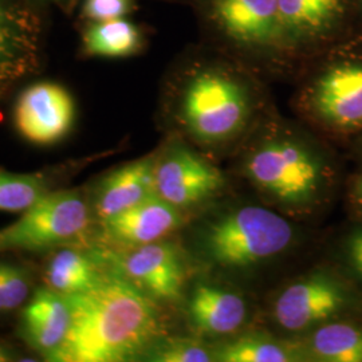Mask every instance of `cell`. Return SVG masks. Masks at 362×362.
Returning <instances> with one entry per match:
<instances>
[{
  "label": "cell",
  "mask_w": 362,
  "mask_h": 362,
  "mask_svg": "<svg viewBox=\"0 0 362 362\" xmlns=\"http://www.w3.org/2000/svg\"><path fill=\"white\" fill-rule=\"evenodd\" d=\"M188 309L194 327L209 336L235 333L246 321L245 299L219 286H197Z\"/></svg>",
  "instance_id": "cell-16"
},
{
  "label": "cell",
  "mask_w": 362,
  "mask_h": 362,
  "mask_svg": "<svg viewBox=\"0 0 362 362\" xmlns=\"http://www.w3.org/2000/svg\"><path fill=\"white\" fill-rule=\"evenodd\" d=\"M144 356H146L149 361L156 362H209L215 360L204 345L185 338L156 342Z\"/></svg>",
  "instance_id": "cell-23"
},
{
  "label": "cell",
  "mask_w": 362,
  "mask_h": 362,
  "mask_svg": "<svg viewBox=\"0 0 362 362\" xmlns=\"http://www.w3.org/2000/svg\"><path fill=\"white\" fill-rule=\"evenodd\" d=\"M1 284L4 313L16 310L25 305L31 293V278L26 269L1 262Z\"/></svg>",
  "instance_id": "cell-24"
},
{
  "label": "cell",
  "mask_w": 362,
  "mask_h": 362,
  "mask_svg": "<svg viewBox=\"0 0 362 362\" xmlns=\"http://www.w3.org/2000/svg\"><path fill=\"white\" fill-rule=\"evenodd\" d=\"M245 169L259 189L291 206L313 202L322 179L320 161L303 146L286 140L260 145L247 158Z\"/></svg>",
  "instance_id": "cell-5"
},
{
  "label": "cell",
  "mask_w": 362,
  "mask_h": 362,
  "mask_svg": "<svg viewBox=\"0 0 362 362\" xmlns=\"http://www.w3.org/2000/svg\"><path fill=\"white\" fill-rule=\"evenodd\" d=\"M103 223L113 242L133 248L158 242L173 233L180 226L181 216L177 208L153 194Z\"/></svg>",
  "instance_id": "cell-14"
},
{
  "label": "cell",
  "mask_w": 362,
  "mask_h": 362,
  "mask_svg": "<svg viewBox=\"0 0 362 362\" xmlns=\"http://www.w3.org/2000/svg\"><path fill=\"white\" fill-rule=\"evenodd\" d=\"M313 356L325 362H362V330L348 324L320 327L310 341Z\"/></svg>",
  "instance_id": "cell-20"
},
{
  "label": "cell",
  "mask_w": 362,
  "mask_h": 362,
  "mask_svg": "<svg viewBox=\"0 0 362 362\" xmlns=\"http://www.w3.org/2000/svg\"><path fill=\"white\" fill-rule=\"evenodd\" d=\"M215 360L224 362L297 361V353L285 344L260 336L238 338L223 345Z\"/></svg>",
  "instance_id": "cell-22"
},
{
  "label": "cell",
  "mask_w": 362,
  "mask_h": 362,
  "mask_svg": "<svg viewBox=\"0 0 362 362\" xmlns=\"http://www.w3.org/2000/svg\"><path fill=\"white\" fill-rule=\"evenodd\" d=\"M141 33L125 18L93 22L83 34V49L89 55L125 58L140 50Z\"/></svg>",
  "instance_id": "cell-18"
},
{
  "label": "cell",
  "mask_w": 362,
  "mask_h": 362,
  "mask_svg": "<svg viewBox=\"0 0 362 362\" xmlns=\"http://www.w3.org/2000/svg\"><path fill=\"white\" fill-rule=\"evenodd\" d=\"M133 4V0H85L82 13L91 22H106L125 18Z\"/></svg>",
  "instance_id": "cell-25"
},
{
  "label": "cell",
  "mask_w": 362,
  "mask_h": 362,
  "mask_svg": "<svg viewBox=\"0 0 362 362\" xmlns=\"http://www.w3.org/2000/svg\"><path fill=\"white\" fill-rule=\"evenodd\" d=\"M40 26L19 0H0V98L40 66Z\"/></svg>",
  "instance_id": "cell-6"
},
{
  "label": "cell",
  "mask_w": 362,
  "mask_h": 362,
  "mask_svg": "<svg viewBox=\"0 0 362 362\" xmlns=\"http://www.w3.org/2000/svg\"><path fill=\"white\" fill-rule=\"evenodd\" d=\"M218 169L189 149L176 148L156 161L155 194L173 207H192L223 187Z\"/></svg>",
  "instance_id": "cell-9"
},
{
  "label": "cell",
  "mask_w": 362,
  "mask_h": 362,
  "mask_svg": "<svg viewBox=\"0 0 362 362\" xmlns=\"http://www.w3.org/2000/svg\"><path fill=\"white\" fill-rule=\"evenodd\" d=\"M15 360V354L13 350L7 348L6 345L0 344V362H10Z\"/></svg>",
  "instance_id": "cell-27"
},
{
  "label": "cell",
  "mask_w": 362,
  "mask_h": 362,
  "mask_svg": "<svg viewBox=\"0 0 362 362\" xmlns=\"http://www.w3.org/2000/svg\"><path fill=\"white\" fill-rule=\"evenodd\" d=\"M4 313V300H3V284H1V262H0V314Z\"/></svg>",
  "instance_id": "cell-28"
},
{
  "label": "cell",
  "mask_w": 362,
  "mask_h": 362,
  "mask_svg": "<svg viewBox=\"0 0 362 362\" xmlns=\"http://www.w3.org/2000/svg\"><path fill=\"white\" fill-rule=\"evenodd\" d=\"M105 275L94 255L77 245H69L59 247L49 259L45 281L47 287L69 297L90 290Z\"/></svg>",
  "instance_id": "cell-17"
},
{
  "label": "cell",
  "mask_w": 362,
  "mask_h": 362,
  "mask_svg": "<svg viewBox=\"0 0 362 362\" xmlns=\"http://www.w3.org/2000/svg\"><path fill=\"white\" fill-rule=\"evenodd\" d=\"M71 324V310L65 296L50 287L38 288L19 320V337L46 361H52L65 342Z\"/></svg>",
  "instance_id": "cell-11"
},
{
  "label": "cell",
  "mask_w": 362,
  "mask_h": 362,
  "mask_svg": "<svg viewBox=\"0 0 362 362\" xmlns=\"http://www.w3.org/2000/svg\"><path fill=\"white\" fill-rule=\"evenodd\" d=\"M90 206L79 189L52 191L0 230V252H40L78 245L90 227Z\"/></svg>",
  "instance_id": "cell-3"
},
{
  "label": "cell",
  "mask_w": 362,
  "mask_h": 362,
  "mask_svg": "<svg viewBox=\"0 0 362 362\" xmlns=\"http://www.w3.org/2000/svg\"><path fill=\"white\" fill-rule=\"evenodd\" d=\"M117 274L137 286L146 296L161 300H176L181 296L185 269L177 247L168 242H153L110 259Z\"/></svg>",
  "instance_id": "cell-8"
},
{
  "label": "cell",
  "mask_w": 362,
  "mask_h": 362,
  "mask_svg": "<svg viewBox=\"0 0 362 362\" xmlns=\"http://www.w3.org/2000/svg\"><path fill=\"white\" fill-rule=\"evenodd\" d=\"M344 305L341 286L326 275L315 274L281 293L274 305V317L286 330L300 332L332 318Z\"/></svg>",
  "instance_id": "cell-10"
},
{
  "label": "cell",
  "mask_w": 362,
  "mask_h": 362,
  "mask_svg": "<svg viewBox=\"0 0 362 362\" xmlns=\"http://www.w3.org/2000/svg\"><path fill=\"white\" fill-rule=\"evenodd\" d=\"M346 250L351 267L362 279V230L354 231L350 235Z\"/></svg>",
  "instance_id": "cell-26"
},
{
  "label": "cell",
  "mask_w": 362,
  "mask_h": 362,
  "mask_svg": "<svg viewBox=\"0 0 362 362\" xmlns=\"http://www.w3.org/2000/svg\"><path fill=\"white\" fill-rule=\"evenodd\" d=\"M356 194H357L358 202L362 204V175L361 177L357 181V185H356Z\"/></svg>",
  "instance_id": "cell-29"
},
{
  "label": "cell",
  "mask_w": 362,
  "mask_h": 362,
  "mask_svg": "<svg viewBox=\"0 0 362 362\" xmlns=\"http://www.w3.org/2000/svg\"><path fill=\"white\" fill-rule=\"evenodd\" d=\"M52 191V184L45 175L0 170V211L3 212L23 214Z\"/></svg>",
  "instance_id": "cell-21"
},
{
  "label": "cell",
  "mask_w": 362,
  "mask_h": 362,
  "mask_svg": "<svg viewBox=\"0 0 362 362\" xmlns=\"http://www.w3.org/2000/svg\"><path fill=\"white\" fill-rule=\"evenodd\" d=\"M155 158L146 157L106 176L94 194L97 216L104 221L155 194Z\"/></svg>",
  "instance_id": "cell-15"
},
{
  "label": "cell",
  "mask_w": 362,
  "mask_h": 362,
  "mask_svg": "<svg viewBox=\"0 0 362 362\" xmlns=\"http://www.w3.org/2000/svg\"><path fill=\"white\" fill-rule=\"evenodd\" d=\"M71 324L52 362H122L145 354L163 333L152 298L119 274L69 296Z\"/></svg>",
  "instance_id": "cell-1"
},
{
  "label": "cell",
  "mask_w": 362,
  "mask_h": 362,
  "mask_svg": "<svg viewBox=\"0 0 362 362\" xmlns=\"http://www.w3.org/2000/svg\"><path fill=\"white\" fill-rule=\"evenodd\" d=\"M76 105L64 86L52 82L34 83L22 91L15 105V125L30 143L52 145L70 132Z\"/></svg>",
  "instance_id": "cell-7"
},
{
  "label": "cell",
  "mask_w": 362,
  "mask_h": 362,
  "mask_svg": "<svg viewBox=\"0 0 362 362\" xmlns=\"http://www.w3.org/2000/svg\"><path fill=\"white\" fill-rule=\"evenodd\" d=\"M214 13L231 38L269 46L286 35L278 0H214Z\"/></svg>",
  "instance_id": "cell-13"
},
{
  "label": "cell",
  "mask_w": 362,
  "mask_h": 362,
  "mask_svg": "<svg viewBox=\"0 0 362 362\" xmlns=\"http://www.w3.org/2000/svg\"><path fill=\"white\" fill-rule=\"evenodd\" d=\"M315 112L341 129L362 127V65L334 66L320 78L313 91Z\"/></svg>",
  "instance_id": "cell-12"
},
{
  "label": "cell",
  "mask_w": 362,
  "mask_h": 362,
  "mask_svg": "<svg viewBox=\"0 0 362 362\" xmlns=\"http://www.w3.org/2000/svg\"><path fill=\"white\" fill-rule=\"evenodd\" d=\"M286 34L314 35L334 22L342 11V0H278Z\"/></svg>",
  "instance_id": "cell-19"
},
{
  "label": "cell",
  "mask_w": 362,
  "mask_h": 362,
  "mask_svg": "<svg viewBox=\"0 0 362 362\" xmlns=\"http://www.w3.org/2000/svg\"><path fill=\"white\" fill-rule=\"evenodd\" d=\"M294 238L288 221L266 208L235 209L206 235L208 257L226 267H246L284 252Z\"/></svg>",
  "instance_id": "cell-2"
},
{
  "label": "cell",
  "mask_w": 362,
  "mask_h": 362,
  "mask_svg": "<svg viewBox=\"0 0 362 362\" xmlns=\"http://www.w3.org/2000/svg\"><path fill=\"white\" fill-rule=\"evenodd\" d=\"M250 104L245 88L216 70L191 78L181 100V118L194 139L218 144L231 139L246 124Z\"/></svg>",
  "instance_id": "cell-4"
}]
</instances>
